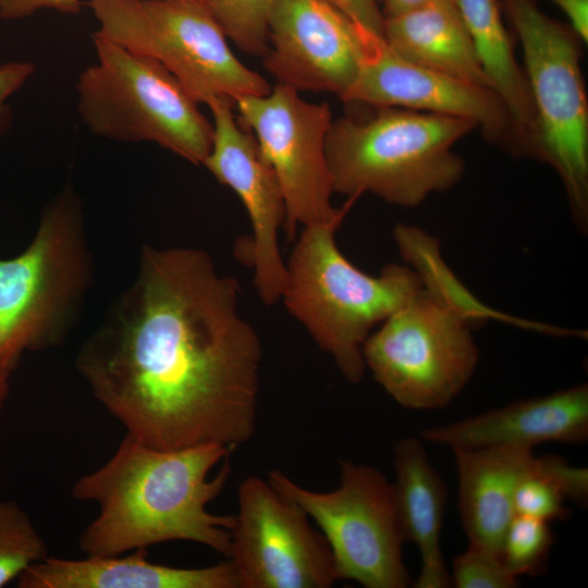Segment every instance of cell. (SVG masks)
I'll return each instance as SVG.
<instances>
[{
	"label": "cell",
	"instance_id": "1",
	"mask_svg": "<svg viewBox=\"0 0 588 588\" xmlns=\"http://www.w3.org/2000/svg\"><path fill=\"white\" fill-rule=\"evenodd\" d=\"M240 293L203 249L143 247L133 282L75 358L126 434L160 450L233 451L252 439L262 347Z\"/></svg>",
	"mask_w": 588,
	"mask_h": 588
},
{
	"label": "cell",
	"instance_id": "2",
	"mask_svg": "<svg viewBox=\"0 0 588 588\" xmlns=\"http://www.w3.org/2000/svg\"><path fill=\"white\" fill-rule=\"evenodd\" d=\"M231 449L160 450L124 436L110 458L79 477L72 497L96 517L78 538L86 555H119L170 541L199 543L229 558L233 515L207 510L231 474Z\"/></svg>",
	"mask_w": 588,
	"mask_h": 588
},
{
	"label": "cell",
	"instance_id": "3",
	"mask_svg": "<svg viewBox=\"0 0 588 588\" xmlns=\"http://www.w3.org/2000/svg\"><path fill=\"white\" fill-rule=\"evenodd\" d=\"M365 117L332 121L326 156L334 192L370 193L400 207L456 185L463 159L453 146L477 128L470 120L396 107H372Z\"/></svg>",
	"mask_w": 588,
	"mask_h": 588
},
{
	"label": "cell",
	"instance_id": "4",
	"mask_svg": "<svg viewBox=\"0 0 588 588\" xmlns=\"http://www.w3.org/2000/svg\"><path fill=\"white\" fill-rule=\"evenodd\" d=\"M342 220L304 225L285 262L281 299L343 377L358 383L366 370L364 342L422 284L409 266L390 264L378 275L355 267L335 242Z\"/></svg>",
	"mask_w": 588,
	"mask_h": 588
},
{
	"label": "cell",
	"instance_id": "5",
	"mask_svg": "<svg viewBox=\"0 0 588 588\" xmlns=\"http://www.w3.org/2000/svg\"><path fill=\"white\" fill-rule=\"evenodd\" d=\"M93 277L83 201L66 184L44 208L27 247L0 258V370L12 375L25 353L66 339Z\"/></svg>",
	"mask_w": 588,
	"mask_h": 588
},
{
	"label": "cell",
	"instance_id": "6",
	"mask_svg": "<svg viewBox=\"0 0 588 588\" xmlns=\"http://www.w3.org/2000/svg\"><path fill=\"white\" fill-rule=\"evenodd\" d=\"M96 62L76 82L77 112L94 135L154 143L199 166L212 143V123L160 63L93 34Z\"/></svg>",
	"mask_w": 588,
	"mask_h": 588
},
{
	"label": "cell",
	"instance_id": "7",
	"mask_svg": "<svg viewBox=\"0 0 588 588\" xmlns=\"http://www.w3.org/2000/svg\"><path fill=\"white\" fill-rule=\"evenodd\" d=\"M95 35L166 68L197 102L261 96L271 86L232 52L204 0H89Z\"/></svg>",
	"mask_w": 588,
	"mask_h": 588
},
{
	"label": "cell",
	"instance_id": "8",
	"mask_svg": "<svg viewBox=\"0 0 588 588\" xmlns=\"http://www.w3.org/2000/svg\"><path fill=\"white\" fill-rule=\"evenodd\" d=\"M525 59L537 120L536 159L559 174L576 226L588 228V101L580 37L544 14L536 0H501Z\"/></svg>",
	"mask_w": 588,
	"mask_h": 588
},
{
	"label": "cell",
	"instance_id": "9",
	"mask_svg": "<svg viewBox=\"0 0 588 588\" xmlns=\"http://www.w3.org/2000/svg\"><path fill=\"white\" fill-rule=\"evenodd\" d=\"M471 328L461 313L421 287L368 335L365 366L399 405L444 408L477 368L479 350Z\"/></svg>",
	"mask_w": 588,
	"mask_h": 588
},
{
	"label": "cell",
	"instance_id": "10",
	"mask_svg": "<svg viewBox=\"0 0 588 588\" xmlns=\"http://www.w3.org/2000/svg\"><path fill=\"white\" fill-rule=\"evenodd\" d=\"M268 480L317 524L329 544L338 579L354 580L365 588L411 585L393 483L379 469L342 461L339 486L328 492L306 489L279 469L270 470Z\"/></svg>",
	"mask_w": 588,
	"mask_h": 588
},
{
	"label": "cell",
	"instance_id": "11",
	"mask_svg": "<svg viewBox=\"0 0 588 588\" xmlns=\"http://www.w3.org/2000/svg\"><path fill=\"white\" fill-rule=\"evenodd\" d=\"M234 107L279 180L287 236L293 238L299 224L344 218L356 198L340 208L331 201L334 189L326 156L333 121L330 106L309 102L298 90L278 83L266 95L237 99Z\"/></svg>",
	"mask_w": 588,
	"mask_h": 588
},
{
	"label": "cell",
	"instance_id": "12",
	"mask_svg": "<svg viewBox=\"0 0 588 588\" xmlns=\"http://www.w3.org/2000/svg\"><path fill=\"white\" fill-rule=\"evenodd\" d=\"M237 501L228 559L240 588H328L338 580L323 535L268 479L245 478Z\"/></svg>",
	"mask_w": 588,
	"mask_h": 588
},
{
	"label": "cell",
	"instance_id": "13",
	"mask_svg": "<svg viewBox=\"0 0 588 588\" xmlns=\"http://www.w3.org/2000/svg\"><path fill=\"white\" fill-rule=\"evenodd\" d=\"M363 38L357 75L341 100L467 119L489 140L513 149L511 117L493 89L411 62L366 29Z\"/></svg>",
	"mask_w": 588,
	"mask_h": 588
},
{
	"label": "cell",
	"instance_id": "14",
	"mask_svg": "<svg viewBox=\"0 0 588 588\" xmlns=\"http://www.w3.org/2000/svg\"><path fill=\"white\" fill-rule=\"evenodd\" d=\"M212 114V143L203 166L230 187L243 203L252 224L249 257L257 293L266 305L282 297L286 266L279 247L285 205L279 180L255 135L234 113V101L216 98L207 105Z\"/></svg>",
	"mask_w": 588,
	"mask_h": 588
},
{
	"label": "cell",
	"instance_id": "15",
	"mask_svg": "<svg viewBox=\"0 0 588 588\" xmlns=\"http://www.w3.org/2000/svg\"><path fill=\"white\" fill-rule=\"evenodd\" d=\"M364 30L324 0H274L264 66L279 84L340 98L357 75Z\"/></svg>",
	"mask_w": 588,
	"mask_h": 588
},
{
	"label": "cell",
	"instance_id": "16",
	"mask_svg": "<svg viewBox=\"0 0 588 588\" xmlns=\"http://www.w3.org/2000/svg\"><path fill=\"white\" fill-rule=\"evenodd\" d=\"M419 438L451 450H534L546 442L583 444L588 439V385L580 383L451 424L427 427Z\"/></svg>",
	"mask_w": 588,
	"mask_h": 588
},
{
	"label": "cell",
	"instance_id": "17",
	"mask_svg": "<svg viewBox=\"0 0 588 588\" xmlns=\"http://www.w3.org/2000/svg\"><path fill=\"white\" fill-rule=\"evenodd\" d=\"M452 451L458 479L457 506L468 546L500 556L505 530L515 516V492L540 468L544 455L504 446Z\"/></svg>",
	"mask_w": 588,
	"mask_h": 588
},
{
	"label": "cell",
	"instance_id": "18",
	"mask_svg": "<svg viewBox=\"0 0 588 588\" xmlns=\"http://www.w3.org/2000/svg\"><path fill=\"white\" fill-rule=\"evenodd\" d=\"M83 559L50 554L16 580L20 588H240L232 562L186 568L149 561L147 549Z\"/></svg>",
	"mask_w": 588,
	"mask_h": 588
},
{
	"label": "cell",
	"instance_id": "19",
	"mask_svg": "<svg viewBox=\"0 0 588 588\" xmlns=\"http://www.w3.org/2000/svg\"><path fill=\"white\" fill-rule=\"evenodd\" d=\"M393 468L392 483L404 538L416 544L420 555V572L414 587H450V572L440 544L446 488L421 439L407 437L396 443Z\"/></svg>",
	"mask_w": 588,
	"mask_h": 588
},
{
	"label": "cell",
	"instance_id": "20",
	"mask_svg": "<svg viewBox=\"0 0 588 588\" xmlns=\"http://www.w3.org/2000/svg\"><path fill=\"white\" fill-rule=\"evenodd\" d=\"M383 39L411 62L491 88L454 0L384 17Z\"/></svg>",
	"mask_w": 588,
	"mask_h": 588
},
{
	"label": "cell",
	"instance_id": "21",
	"mask_svg": "<svg viewBox=\"0 0 588 588\" xmlns=\"http://www.w3.org/2000/svg\"><path fill=\"white\" fill-rule=\"evenodd\" d=\"M491 88L513 126V152L534 157L537 120L525 72L518 65L497 0H454Z\"/></svg>",
	"mask_w": 588,
	"mask_h": 588
},
{
	"label": "cell",
	"instance_id": "22",
	"mask_svg": "<svg viewBox=\"0 0 588 588\" xmlns=\"http://www.w3.org/2000/svg\"><path fill=\"white\" fill-rule=\"evenodd\" d=\"M393 236L400 254L419 277L422 287L455 308L471 327L493 319L539 333L559 336L563 334L562 327L517 318L480 303L446 267L441 258L438 241L421 229L400 223L395 226Z\"/></svg>",
	"mask_w": 588,
	"mask_h": 588
},
{
	"label": "cell",
	"instance_id": "23",
	"mask_svg": "<svg viewBox=\"0 0 588 588\" xmlns=\"http://www.w3.org/2000/svg\"><path fill=\"white\" fill-rule=\"evenodd\" d=\"M48 555L46 540L29 514L15 501L0 500V588Z\"/></svg>",
	"mask_w": 588,
	"mask_h": 588
},
{
	"label": "cell",
	"instance_id": "24",
	"mask_svg": "<svg viewBox=\"0 0 588 588\" xmlns=\"http://www.w3.org/2000/svg\"><path fill=\"white\" fill-rule=\"evenodd\" d=\"M550 523L515 515L507 526L501 546V560L515 577L546 573L554 543Z\"/></svg>",
	"mask_w": 588,
	"mask_h": 588
},
{
	"label": "cell",
	"instance_id": "25",
	"mask_svg": "<svg viewBox=\"0 0 588 588\" xmlns=\"http://www.w3.org/2000/svg\"><path fill=\"white\" fill-rule=\"evenodd\" d=\"M226 37L244 52L264 57L274 0H204Z\"/></svg>",
	"mask_w": 588,
	"mask_h": 588
},
{
	"label": "cell",
	"instance_id": "26",
	"mask_svg": "<svg viewBox=\"0 0 588 588\" xmlns=\"http://www.w3.org/2000/svg\"><path fill=\"white\" fill-rule=\"evenodd\" d=\"M450 579L451 586L456 588H515L519 586L518 578L507 571L499 555L469 546L453 560Z\"/></svg>",
	"mask_w": 588,
	"mask_h": 588
},
{
	"label": "cell",
	"instance_id": "27",
	"mask_svg": "<svg viewBox=\"0 0 588 588\" xmlns=\"http://www.w3.org/2000/svg\"><path fill=\"white\" fill-rule=\"evenodd\" d=\"M35 73L29 61H9L0 64V139L12 125V110L8 100L20 90Z\"/></svg>",
	"mask_w": 588,
	"mask_h": 588
},
{
	"label": "cell",
	"instance_id": "28",
	"mask_svg": "<svg viewBox=\"0 0 588 588\" xmlns=\"http://www.w3.org/2000/svg\"><path fill=\"white\" fill-rule=\"evenodd\" d=\"M89 0H0V17L21 20L42 10L77 13Z\"/></svg>",
	"mask_w": 588,
	"mask_h": 588
},
{
	"label": "cell",
	"instance_id": "29",
	"mask_svg": "<svg viewBox=\"0 0 588 588\" xmlns=\"http://www.w3.org/2000/svg\"><path fill=\"white\" fill-rule=\"evenodd\" d=\"M364 29L383 37L384 16L377 0H324Z\"/></svg>",
	"mask_w": 588,
	"mask_h": 588
},
{
	"label": "cell",
	"instance_id": "30",
	"mask_svg": "<svg viewBox=\"0 0 588 588\" xmlns=\"http://www.w3.org/2000/svg\"><path fill=\"white\" fill-rule=\"evenodd\" d=\"M567 16L568 24L585 42L588 40V0H550Z\"/></svg>",
	"mask_w": 588,
	"mask_h": 588
},
{
	"label": "cell",
	"instance_id": "31",
	"mask_svg": "<svg viewBox=\"0 0 588 588\" xmlns=\"http://www.w3.org/2000/svg\"><path fill=\"white\" fill-rule=\"evenodd\" d=\"M436 1L440 0H382L380 4L383 16L389 17Z\"/></svg>",
	"mask_w": 588,
	"mask_h": 588
},
{
	"label": "cell",
	"instance_id": "32",
	"mask_svg": "<svg viewBox=\"0 0 588 588\" xmlns=\"http://www.w3.org/2000/svg\"><path fill=\"white\" fill-rule=\"evenodd\" d=\"M11 375L0 370V413L9 395V379Z\"/></svg>",
	"mask_w": 588,
	"mask_h": 588
},
{
	"label": "cell",
	"instance_id": "33",
	"mask_svg": "<svg viewBox=\"0 0 588 588\" xmlns=\"http://www.w3.org/2000/svg\"><path fill=\"white\" fill-rule=\"evenodd\" d=\"M379 2V4L381 3L382 0H377Z\"/></svg>",
	"mask_w": 588,
	"mask_h": 588
}]
</instances>
